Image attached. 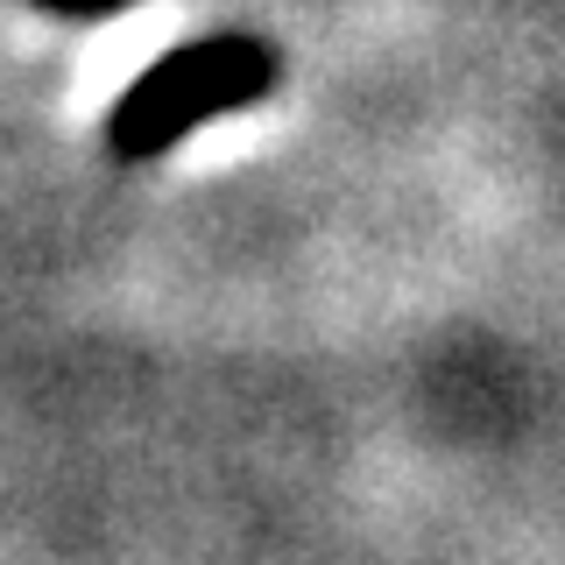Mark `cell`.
Listing matches in <instances>:
<instances>
[{
    "label": "cell",
    "instance_id": "2",
    "mask_svg": "<svg viewBox=\"0 0 565 565\" xmlns=\"http://www.w3.org/2000/svg\"><path fill=\"white\" fill-rule=\"evenodd\" d=\"M43 14H71V22H99V14H120L135 8V0H35Z\"/></svg>",
    "mask_w": 565,
    "mask_h": 565
},
{
    "label": "cell",
    "instance_id": "1",
    "mask_svg": "<svg viewBox=\"0 0 565 565\" xmlns=\"http://www.w3.org/2000/svg\"><path fill=\"white\" fill-rule=\"evenodd\" d=\"M276 85H282V50L262 43V35L220 29V35H199V43H177L170 57H156L114 99V114H106V156L156 163L184 135H199L205 120L241 114V106L269 99Z\"/></svg>",
    "mask_w": 565,
    "mask_h": 565
}]
</instances>
